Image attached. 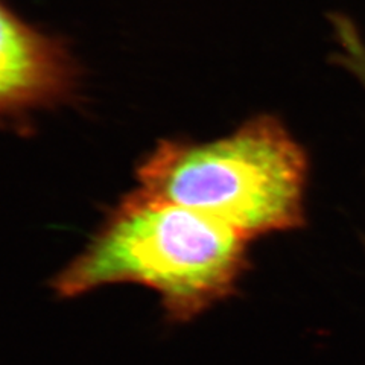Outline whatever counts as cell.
<instances>
[{"mask_svg": "<svg viewBox=\"0 0 365 365\" xmlns=\"http://www.w3.org/2000/svg\"><path fill=\"white\" fill-rule=\"evenodd\" d=\"M250 242L207 215L139 187L51 287L60 299H76L107 284H142L160 295L169 323L185 324L236 291Z\"/></svg>", "mask_w": 365, "mask_h": 365, "instance_id": "6da1fadb", "label": "cell"}, {"mask_svg": "<svg viewBox=\"0 0 365 365\" xmlns=\"http://www.w3.org/2000/svg\"><path fill=\"white\" fill-rule=\"evenodd\" d=\"M135 177L150 195L207 215L250 241L304 220L307 158L268 114L212 142L162 140Z\"/></svg>", "mask_w": 365, "mask_h": 365, "instance_id": "7a4b0ae2", "label": "cell"}, {"mask_svg": "<svg viewBox=\"0 0 365 365\" xmlns=\"http://www.w3.org/2000/svg\"><path fill=\"white\" fill-rule=\"evenodd\" d=\"M76 72L60 40L23 21L0 0V116L72 96Z\"/></svg>", "mask_w": 365, "mask_h": 365, "instance_id": "3957f363", "label": "cell"}, {"mask_svg": "<svg viewBox=\"0 0 365 365\" xmlns=\"http://www.w3.org/2000/svg\"><path fill=\"white\" fill-rule=\"evenodd\" d=\"M342 66L351 75H355L359 79V83L365 87V43H356L355 46H351L344 56Z\"/></svg>", "mask_w": 365, "mask_h": 365, "instance_id": "277c9868", "label": "cell"}]
</instances>
